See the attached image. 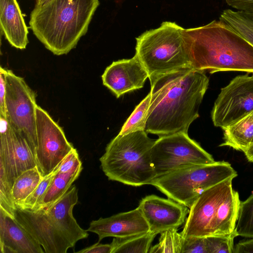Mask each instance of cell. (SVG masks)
<instances>
[{
	"instance_id": "obj_31",
	"label": "cell",
	"mask_w": 253,
	"mask_h": 253,
	"mask_svg": "<svg viewBox=\"0 0 253 253\" xmlns=\"http://www.w3.org/2000/svg\"><path fill=\"white\" fill-rule=\"evenodd\" d=\"M229 6L238 10L253 12V0H224Z\"/></svg>"
},
{
	"instance_id": "obj_25",
	"label": "cell",
	"mask_w": 253,
	"mask_h": 253,
	"mask_svg": "<svg viewBox=\"0 0 253 253\" xmlns=\"http://www.w3.org/2000/svg\"><path fill=\"white\" fill-rule=\"evenodd\" d=\"M151 100L149 93L135 108L123 126L120 135H124L140 130H145L147 117Z\"/></svg>"
},
{
	"instance_id": "obj_24",
	"label": "cell",
	"mask_w": 253,
	"mask_h": 253,
	"mask_svg": "<svg viewBox=\"0 0 253 253\" xmlns=\"http://www.w3.org/2000/svg\"><path fill=\"white\" fill-rule=\"evenodd\" d=\"M184 237L177 228H171L160 233L158 243L150 248L149 253H181Z\"/></svg>"
},
{
	"instance_id": "obj_30",
	"label": "cell",
	"mask_w": 253,
	"mask_h": 253,
	"mask_svg": "<svg viewBox=\"0 0 253 253\" xmlns=\"http://www.w3.org/2000/svg\"><path fill=\"white\" fill-rule=\"evenodd\" d=\"M6 84L4 68H0V115L6 117L5 108Z\"/></svg>"
},
{
	"instance_id": "obj_14",
	"label": "cell",
	"mask_w": 253,
	"mask_h": 253,
	"mask_svg": "<svg viewBox=\"0 0 253 253\" xmlns=\"http://www.w3.org/2000/svg\"><path fill=\"white\" fill-rule=\"evenodd\" d=\"M138 207L149 225L150 232L157 234L169 228H178L185 223L189 212L186 206L155 195L143 198Z\"/></svg>"
},
{
	"instance_id": "obj_22",
	"label": "cell",
	"mask_w": 253,
	"mask_h": 253,
	"mask_svg": "<svg viewBox=\"0 0 253 253\" xmlns=\"http://www.w3.org/2000/svg\"><path fill=\"white\" fill-rule=\"evenodd\" d=\"M219 20L228 25L253 46V12L223 10Z\"/></svg>"
},
{
	"instance_id": "obj_9",
	"label": "cell",
	"mask_w": 253,
	"mask_h": 253,
	"mask_svg": "<svg viewBox=\"0 0 253 253\" xmlns=\"http://www.w3.org/2000/svg\"><path fill=\"white\" fill-rule=\"evenodd\" d=\"M151 159L156 177L186 167L215 162L184 132L159 137L152 146Z\"/></svg>"
},
{
	"instance_id": "obj_5",
	"label": "cell",
	"mask_w": 253,
	"mask_h": 253,
	"mask_svg": "<svg viewBox=\"0 0 253 253\" xmlns=\"http://www.w3.org/2000/svg\"><path fill=\"white\" fill-rule=\"evenodd\" d=\"M233 180L228 178L210 187L195 201L181 232L184 237L236 236L241 201L233 188Z\"/></svg>"
},
{
	"instance_id": "obj_10",
	"label": "cell",
	"mask_w": 253,
	"mask_h": 253,
	"mask_svg": "<svg viewBox=\"0 0 253 253\" xmlns=\"http://www.w3.org/2000/svg\"><path fill=\"white\" fill-rule=\"evenodd\" d=\"M6 119L11 126L26 139L36 155V103L35 92L24 79L4 69Z\"/></svg>"
},
{
	"instance_id": "obj_33",
	"label": "cell",
	"mask_w": 253,
	"mask_h": 253,
	"mask_svg": "<svg viewBox=\"0 0 253 253\" xmlns=\"http://www.w3.org/2000/svg\"><path fill=\"white\" fill-rule=\"evenodd\" d=\"M253 253V238L241 241L234 245L233 253Z\"/></svg>"
},
{
	"instance_id": "obj_34",
	"label": "cell",
	"mask_w": 253,
	"mask_h": 253,
	"mask_svg": "<svg viewBox=\"0 0 253 253\" xmlns=\"http://www.w3.org/2000/svg\"><path fill=\"white\" fill-rule=\"evenodd\" d=\"M244 153L249 161L253 162V144Z\"/></svg>"
},
{
	"instance_id": "obj_13",
	"label": "cell",
	"mask_w": 253,
	"mask_h": 253,
	"mask_svg": "<svg viewBox=\"0 0 253 253\" xmlns=\"http://www.w3.org/2000/svg\"><path fill=\"white\" fill-rule=\"evenodd\" d=\"M0 170L12 188L18 176L37 167L36 158L26 139L5 117L0 116Z\"/></svg>"
},
{
	"instance_id": "obj_20",
	"label": "cell",
	"mask_w": 253,
	"mask_h": 253,
	"mask_svg": "<svg viewBox=\"0 0 253 253\" xmlns=\"http://www.w3.org/2000/svg\"><path fill=\"white\" fill-rule=\"evenodd\" d=\"M222 129L223 141L219 146L244 153L253 143V111Z\"/></svg>"
},
{
	"instance_id": "obj_29",
	"label": "cell",
	"mask_w": 253,
	"mask_h": 253,
	"mask_svg": "<svg viewBox=\"0 0 253 253\" xmlns=\"http://www.w3.org/2000/svg\"><path fill=\"white\" fill-rule=\"evenodd\" d=\"M181 253H208L205 237H184Z\"/></svg>"
},
{
	"instance_id": "obj_17",
	"label": "cell",
	"mask_w": 253,
	"mask_h": 253,
	"mask_svg": "<svg viewBox=\"0 0 253 253\" xmlns=\"http://www.w3.org/2000/svg\"><path fill=\"white\" fill-rule=\"evenodd\" d=\"M0 253H43L41 245L12 216L0 209Z\"/></svg>"
},
{
	"instance_id": "obj_12",
	"label": "cell",
	"mask_w": 253,
	"mask_h": 253,
	"mask_svg": "<svg viewBox=\"0 0 253 253\" xmlns=\"http://www.w3.org/2000/svg\"><path fill=\"white\" fill-rule=\"evenodd\" d=\"M253 111V73L239 75L222 88L211 118L213 125L223 129Z\"/></svg>"
},
{
	"instance_id": "obj_2",
	"label": "cell",
	"mask_w": 253,
	"mask_h": 253,
	"mask_svg": "<svg viewBox=\"0 0 253 253\" xmlns=\"http://www.w3.org/2000/svg\"><path fill=\"white\" fill-rule=\"evenodd\" d=\"M183 37L191 68L211 74L230 71L253 73V46L220 20L184 29Z\"/></svg>"
},
{
	"instance_id": "obj_3",
	"label": "cell",
	"mask_w": 253,
	"mask_h": 253,
	"mask_svg": "<svg viewBox=\"0 0 253 253\" xmlns=\"http://www.w3.org/2000/svg\"><path fill=\"white\" fill-rule=\"evenodd\" d=\"M99 0H46L30 15L29 27L48 50L68 53L87 33Z\"/></svg>"
},
{
	"instance_id": "obj_15",
	"label": "cell",
	"mask_w": 253,
	"mask_h": 253,
	"mask_svg": "<svg viewBox=\"0 0 253 253\" xmlns=\"http://www.w3.org/2000/svg\"><path fill=\"white\" fill-rule=\"evenodd\" d=\"M148 77L147 70L136 54L130 59L113 62L101 76L103 85L117 98L142 88Z\"/></svg>"
},
{
	"instance_id": "obj_11",
	"label": "cell",
	"mask_w": 253,
	"mask_h": 253,
	"mask_svg": "<svg viewBox=\"0 0 253 253\" xmlns=\"http://www.w3.org/2000/svg\"><path fill=\"white\" fill-rule=\"evenodd\" d=\"M37 167L42 177L50 173L75 148L62 128L40 106L36 108Z\"/></svg>"
},
{
	"instance_id": "obj_21",
	"label": "cell",
	"mask_w": 253,
	"mask_h": 253,
	"mask_svg": "<svg viewBox=\"0 0 253 253\" xmlns=\"http://www.w3.org/2000/svg\"><path fill=\"white\" fill-rule=\"evenodd\" d=\"M157 234L151 232L124 238H114L111 253H148Z\"/></svg>"
},
{
	"instance_id": "obj_27",
	"label": "cell",
	"mask_w": 253,
	"mask_h": 253,
	"mask_svg": "<svg viewBox=\"0 0 253 253\" xmlns=\"http://www.w3.org/2000/svg\"><path fill=\"white\" fill-rule=\"evenodd\" d=\"M235 235L205 237L208 253H233Z\"/></svg>"
},
{
	"instance_id": "obj_8",
	"label": "cell",
	"mask_w": 253,
	"mask_h": 253,
	"mask_svg": "<svg viewBox=\"0 0 253 253\" xmlns=\"http://www.w3.org/2000/svg\"><path fill=\"white\" fill-rule=\"evenodd\" d=\"M238 175L231 164L224 161L180 169L155 178L150 185L168 198L190 208L205 191Z\"/></svg>"
},
{
	"instance_id": "obj_4",
	"label": "cell",
	"mask_w": 253,
	"mask_h": 253,
	"mask_svg": "<svg viewBox=\"0 0 253 253\" xmlns=\"http://www.w3.org/2000/svg\"><path fill=\"white\" fill-rule=\"evenodd\" d=\"M78 190L73 185L48 208L16 209L14 217L43 248L45 253H66L80 240L88 236L73 214L78 202Z\"/></svg>"
},
{
	"instance_id": "obj_1",
	"label": "cell",
	"mask_w": 253,
	"mask_h": 253,
	"mask_svg": "<svg viewBox=\"0 0 253 253\" xmlns=\"http://www.w3.org/2000/svg\"><path fill=\"white\" fill-rule=\"evenodd\" d=\"M151 100L145 131L159 137L187 132L208 89L205 71L185 68L149 78Z\"/></svg>"
},
{
	"instance_id": "obj_35",
	"label": "cell",
	"mask_w": 253,
	"mask_h": 253,
	"mask_svg": "<svg viewBox=\"0 0 253 253\" xmlns=\"http://www.w3.org/2000/svg\"><path fill=\"white\" fill-rule=\"evenodd\" d=\"M45 0H36V4H40Z\"/></svg>"
},
{
	"instance_id": "obj_16",
	"label": "cell",
	"mask_w": 253,
	"mask_h": 253,
	"mask_svg": "<svg viewBox=\"0 0 253 253\" xmlns=\"http://www.w3.org/2000/svg\"><path fill=\"white\" fill-rule=\"evenodd\" d=\"M86 231L96 234L99 242L106 237L124 238L150 232L149 225L138 207L92 220Z\"/></svg>"
},
{
	"instance_id": "obj_26",
	"label": "cell",
	"mask_w": 253,
	"mask_h": 253,
	"mask_svg": "<svg viewBox=\"0 0 253 253\" xmlns=\"http://www.w3.org/2000/svg\"><path fill=\"white\" fill-rule=\"evenodd\" d=\"M235 232L237 236L253 238V194L241 202Z\"/></svg>"
},
{
	"instance_id": "obj_32",
	"label": "cell",
	"mask_w": 253,
	"mask_h": 253,
	"mask_svg": "<svg viewBox=\"0 0 253 253\" xmlns=\"http://www.w3.org/2000/svg\"><path fill=\"white\" fill-rule=\"evenodd\" d=\"M111 244H100L99 242L88 247L85 248L77 253H111Z\"/></svg>"
},
{
	"instance_id": "obj_23",
	"label": "cell",
	"mask_w": 253,
	"mask_h": 253,
	"mask_svg": "<svg viewBox=\"0 0 253 253\" xmlns=\"http://www.w3.org/2000/svg\"><path fill=\"white\" fill-rule=\"evenodd\" d=\"M37 167L23 172L15 179L12 189L16 209H19L42 179Z\"/></svg>"
},
{
	"instance_id": "obj_7",
	"label": "cell",
	"mask_w": 253,
	"mask_h": 253,
	"mask_svg": "<svg viewBox=\"0 0 253 253\" xmlns=\"http://www.w3.org/2000/svg\"><path fill=\"white\" fill-rule=\"evenodd\" d=\"M184 29L175 22L165 21L136 38L135 54L147 70L148 78L191 68Z\"/></svg>"
},
{
	"instance_id": "obj_18",
	"label": "cell",
	"mask_w": 253,
	"mask_h": 253,
	"mask_svg": "<svg viewBox=\"0 0 253 253\" xmlns=\"http://www.w3.org/2000/svg\"><path fill=\"white\" fill-rule=\"evenodd\" d=\"M82 169V163L73 156H67L43 195L31 210L48 208L58 201L71 188Z\"/></svg>"
},
{
	"instance_id": "obj_19",
	"label": "cell",
	"mask_w": 253,
	"mask_h": 253,
	"mask_svg": "<svg viewBox=\"0 0 253 253\" xmlns=\"http://www.w3.org/2000/svg\"><path fill=\"white\" fill-rule=\"evenodd\" d=\"M0 28L11 46L20 49L26 47L29 32L17 0H0Z\"/></svg>"
},
{
	"instance_id": "obj_28",
	"label": "cell",
	"mask_w": 253,
	"mask_h": 253,
	"mask_svg": "<svg viewBox=\"0 0 253 253\" xmlns=\"http://www.w3.org/2000/svg\"><path fill=\"white\" fill-rule=\"evenodd\" d=\"M61 164L50 173L42 177L34 191L26 198L21 206L16 209L32 210L34 208L49 187Z\"/></svg>"
},
{
	"instance_id": "obj_36",
	"label": "cell",
	"mask_w": 253,
	"mask_h": 253,
	"mask_svg": "<svg viewBox=\"0 0 253 253\" xmlns=\"http://www.w3.org/2000/svg\"></svg>"
},
{
	"instance_id": "obj_6",
	"label": "cell",
	"mask_w": 253,
	"mask_h": 253,
	"mask_svg": "<svg viewBox=\"0 0 253 253\" xmlns=\"http://www.w3.org/2000/svg\"><path fill=\"white\" fill-rule=\"evenodd\" d=\"M155 140L145 130L118 134L99 159L108 179L134 187L151 184L156 177L151 159Z\"/></svg>"
}]
</instances>
